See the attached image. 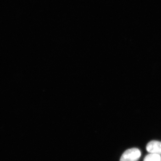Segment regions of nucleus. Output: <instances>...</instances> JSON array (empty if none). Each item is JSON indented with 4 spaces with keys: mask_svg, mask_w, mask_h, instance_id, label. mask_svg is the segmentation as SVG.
Returning a JSON list of instances; mask_svg holds the SVG:
<instances>
[{
    "mask_svg": "<svg viewBox=\"0 0 161 161\" xmlns=\"http://www.w3.org/2000/svg\"><path fill=\"white\" fill-rule=\"evenodd\" d=\"M141 154L140 150L137 148L128 149L123 153L119 161H138Z\"/></svg>",
    "mask_w": 161,
    "mask_h": 161,
    "instance_id": "1",
    "label": "nucleus"
},
{
    "mask_svg": "<svg viewBox=\"0 0 161 161\" xmlns=\"http://www.w3.org/2000/svg\"><path fill=\"white\" fill-rule=\"evenodd\" d=\"M143 161H161V156L159 154L150 153L145 157Z\"/></svg>",
    "mask_w": 161,
    "mask_h": 161,
    "instance_id": "3",
    "label": "nucleus"
},
{
    "mask_svg": "<svg viewBox=\"0 0 161 161\" xmlns=\"http://www.w3.org/2000/svg\"><path fill=\"white\" fill-rule=\"evenodd\" d=\"M146 149L150 153L161 155V142L157 141H152L147 144Z\"/></svg>",
    "mask_w": 161,
    "mask_h": 161,
    "instance_id": "2",
    "label": "nucleus"
}]
</instances>
